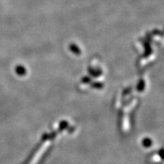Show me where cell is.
<instances>
[{
  "instance_id": "obj_1",
  "label": "cell",
  "mask_w": 164,
  "mask_h": 164,
  "mask_svg": "<svg viewBox=\"0 0 164 164\" xmlns=\"http://www.w3.org/2000/svg\"><path fill=\"white\" fill-rule=\"evenodd\" d=\"M144 142L146 144H145L144 145H146V146H144V147H149L148 145H149V143H151V141H150V139H144Z\"/></svg>"
}]
</instances>
